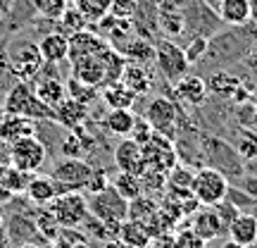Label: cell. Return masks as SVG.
Instances as JSON below:
<instances>
[{
  "label": "cell",
  "mask_w": 257,
  "mask_h": 248,
  "mask_svg": "<svg viewBox=\"0 0 257 248\" xmlns=\"http://www.w3.org/2000/svg\"><path fill=\"white\" fill-rule=\"evenodd\" d=\"M88 115H91L88 105H83V103L67 96L55 108V124H60L62 129H79L88 122Z\"/></svg>",
  "instance_id": "obj_16"
},
{
  "label": "cell",
  "mask_w": 257,
  "mask_h": 248,
  "mask_svg": "<svg viewBox=\"0 0 257 248\" xmlns=\"http://www.w3.org/2000/svg\"><path fill=\"white\" fill-rule=\"evenodd\" d=\"M191 193L198 205H217L229 193V177L219 172L217 167L202 165L193 172Z\"/></svg>",
  "instance_id": "obj_4"
},
{
  "label": "cell",
  "mask_w": 257,
  "mask_h": 248,
  "mask_svg": "<svg viewBox=\"0 0 257 248\" xmlns=\"http://www.w3.org/2000/svg\"><path fill=\"white\" fill-rule=\"evenodd\" d=\"M141 148H143V165H146V170H155V172L167 175L179 162V153H176L172 138L162 136V134L153 131V136L148 138Z\"/></svg>",
  "instance_id": "obj_8"
},
{
  "label": "cell",
  "mask_w": 257,
  "mask_h": 248,
  "mask_svg": "<svg viewBox=\"0 0 257 248\" xmlns=\"http://www.w3.org/2000/svg\"><path fill=\"white\" fill-rule=\"evenodd\" d=\"M148 248H179V246H176L174 234H167V231H162V234L153 236V241H150V246H148Z\"/></svg>",
  "instance_id": "obj_43"
},
{
  "label": "cell",
  "mask_w": 257,
  "mask_h": 248,
  "mask_svg": "<svg viewBox=\"0 0 257 248\" xmlns=\"http://www.w3.org/2000/svg\"><path fill=\"white\" fill-rule=\"evenodd\" d=\"M138 12V0H112L110 15L114 19H134Z\"/></svg>",
  "instance_id": "obj_39"
},
{
  "label": "cell",
  "mask_w": 257,
  "mask_h": 248,
  "mask_svg": "<svg viewBox=\"0 0 257 248\" xmlns=\"http://www.w3.org/2000/svg\"><path fill=\"white\" fill-rule=\"evenodd\" d=\"M214 210H217V215H219V222H221V227H224V231L229 229V224L236 220V215L240 212L238 208L229 201V198H224V201L217 203V205H214Z\"/></svg>",
  "instance_id": "obj_40"
},
{
  "label": "cell",
  "mask_w": 257,
  "mask_h": 248,
  "mask_svg": "<svg viewBox=\"0 0 257 248\" xmlns=\"http://www.w3.org/2000/svg\"><path fill=\"white\" fill-rule=\"evenodd\" d=\"M93 177V167L83 157H62L50 170V179L55 182L57 193L86 191Z\"/></svg>",
  "instance_id": "obj_6"
},
{
  "label": "cell",
  "mask_w": 257,
  "mask_h": 248,
  "mask_svg": "<svg viewBox=\"0 0 257 248\" xmlns=\"http://www.w3.org/2000/svg\"><path fill=\"white\" fill-rule=\"evenodd\" d=\"M38 131V122L24 115H12V112H3L0 115V143H15L19 138L34 136Z\"/></svg>",
  "instance_id": "obj_12"
},
{
  "label": "cell",
  "mask_w": 257,
  "mask_h": 248,
  "mask_svg": "<svg viewBox=\"0 0 257 248\" xmlns=\"http://www.w3.org/2000/svg\"><path fill=\"white\" fill-rule=\"evenodd\" d=\"M46 157H48V146L36 134L27 138H19V141L8 146L10 165L15 170H19V172H27V175H36L38 170L43 167Z\"/></svg>",
  "instance_id": "obj_7"
},
{
  "label": "cell",
  "mask_w": 257,
  "mask_h": 248,
  "mask_svg": "<svg viewBox=\"0 0 257 248\" xmlns=\"http://www.w3.org/2000/svg\"><path fill=\"white\" fill-rule=\"evenodd\" d=\"M136 112L134 108H114V110H107L105 120H102V127L107 129L114 136H131L134 131V124H136Z\"/></svg>",
  "instance_id": "obj_22"
},
{
  "label": "cell",
  "mask_w": 257,
  "mask_h": 248,
  "mask_svg": "<svg viewBox=\"0 0 257 248\" xmlns=\"http://www.w3.org/2000/svg\"><path fill=\"white\" fill-rule=\"evenodd\" d=\"M41 55L46 60V64H57L69 60V36L62 31H50L38 41Z\"/></svg>",
  "instance_id": "obj_19"
},
{
  "label": "cell",
  "mask_w": 257,
  "mask_h": 248,
  "mask_svg": "<svg viewBox=\"0 0 257 248\" xmlns=\"http://www.w3.org/2000/svg\"><path fill=\"white\" fill-rule=\"evenodd\" d=\"M64 86H67V96H69V98L83 103V105H88V108H91V103H95L100 98V89L88 86V84L79 81V79H74V76H69V79L64 81Z\"/></svg>",
  "instance_id": "obj_31"
},
{
  "label": "cell",
  "mask_w": 257,
  "mask_h": 248,
  "mask_svg": "<svg viewBox=\"0 0 257 248\" xmlns=\"http://www.w3.org/2000/svg\"><path fill=\"white\" fill-rule=\"evenodd\" d=\"M34 91H36L38 98L46 103L48 108H53V110L67 98V86H64V81L57 79V76H43L41 81H36Z\"/></svg>",
  "instance_id": "obj_26"
},
{
  "label": "cell",
  "mask_w": 257,
  "mask_h": 248,
  "mask_svg": "<svg viewBox=\"0 0 257 248\" xmlns=\"http://www.w3.org/2000/svg\"><path fill=\"white\" fill-rule=\"evenodd\" d=\"M17 248H38V246H36V243H31V241H27V243H19Z\"/></svg>",
  "instance_id": "obj_50"
},
{
  "label": "cell",
  "mask_w": 257,
  "mask_h": 248,
  "mask_svg": "<svg viewBox=\"0 0 257 248\" xmlns=\"http://www.w3.org/2000/svg\"><path fill=\"white\" fill-rule=\"evenodd\" d=\"M157 210H160V205H157L155 201L146 198L143 193L136 196L134 201H128V217H131V220H141L148 224V222L157 215Z\"/></svg>",
  "instance_id": "obj_32"
},
{
  "label": "cell",
  "mask_w": 257,
  "mask_h": 248,
  "mask_svg": "<svg viewBox=\"0 0 257 248\" xmlns=\"http://www.w3.org/2000/svg\"><path fill=\"white\" fill-rule=\"evenodd\" d=\"M110 3L112 0H76L74 5L81 10L83 17L88 19V24H91V22H98L102 15L110 12Z\"/></svg>",
  "instance_id": "obj_36"
},
{
  "label": "cell",
  "mask_w": 257,
  "mask_h": 248,
  "mask_svg": "<svg viewBox=\"0 0 257 248\" xmlns=\"http://www.w3.org/2000/svg\"><path fill=\"white\" fill-rule=\"evenodd\" d=\"M250 55L257 60V36H255V41H252V46H250Z\"/></svg>",
  "instance_id": "obj_49"
},
{
  "label": "cell",
  "mask_w": 257,
  "mask_h": 248,
  "mask_svg": "<svg viewBox=\"0 0 257 248\" xmlns=\"http://www.w3.org/2000/svg\"><path fill=\"white\" fill-rule=\"evenodd\" d=\"M150 136H153V127H150L143 117H136V124H134V131H131V138H134L136 143H141V146H143Z\"/></svg>",
  "instance_id": "obj_41"
},
{
  "label": "cell",
  "mask_w": 257,
  "mask_h": 248,
  "mask_svg": "<svg viewBox=\"0 0 257 248\" xmlns=\"http://www.w3.org/2000/svg\"><path fill=\"white\" fill-rule=\"evenodd\" d=\"M3 224H5V220H3V212H0V229H3Z\"/></svg>",
  "instance_id": "obj_51"
},
{
  "label": "cell",
  "mask_w": 257,
  "mask_h": 248,
  "mask_svg": "<svg viewBox=\"0 0 257 248\" xmlns=\"http://www.w3.org/2000/svg\"><path fill=\"white\" fill-rule=\"evenodd\" d=\"M3 112H5V110H3V98H0V115H3Z\"/></svg>",
  "instance_id": "obj_52"
},
{
  "label": "cell",
  "mask_w": 257,
  "mask_h": 248,
  "mask_svg": "<svg viewBox=\"0 0 257 248\" xmlns=\"http://www.w3.org/2000/svg\"><path fill=\"white\" fill-rule=\"evenodd\" d=\"M114 236L124 248H148L150 241H153V234H150L146 222L131 220V217L121 222Z\"/></svg>",
  "instance_id": "obj_17"
},
{
  "label": "cell",
  "mask_w": 257,
  "mask_h": 248,
  "mask_svg": "<svg viewBox=\"0 0 257 248\" xmlns=\"http://www.w3.org/2000/svg\"><path fill=\"white\" fill-rule=\"evenodd\" d=\"M110 184L117 189V191L126 198V201H134L136 196L143 193V186H141V177L136 175H128V172H119V175L110 179Z\"/></svg>",
  "instance_id": "obj_34"
},
{
  "label": "cell",
  "mask_w": 257,
  "mask_h": 248,
  "mask_svg": "<svg viewBox=\"0 0 257 248\" xmlns=\"http://www.w3.org/2000/svg\"><path fill=\"white\" fill-rule=\"evenodd\" d=\"M157 24L162 27L167 36H181L186 34V19H184V12L174 5H160V12H157Z\"/></svg>",
  "instance_id": "obj_27"
},
{
  "label": "cell",
  "mask_w": 257,
  "mask_h": 248,
  "mask_svg": "<svg viewBox=\"0 0 257 248\" xmlns=\"http://www.w3.org/2000/svg\"><path fill=\"white\" fill-rule=\"evenodd\" d=\"M143 120L153 127L155 134H162V136L174 141L176 122H179V110H176L174 101H169V98H165V96L150 98L148 105H146V112H143Z\"/></svg>",
  "instance_id": "obj_10"
},
{
  "label": "cell",
  "mask_w": 257,
  "mask_h": 248,
  "mask_svg": "<svg viewBox=\"0 0 257 248\" xmlns=\"http://www.w3.org/2000/svg\"><path fill=\"white\" fill-rule=\"evenodd\" d=\"M105 186H110V177H107V172L93 170V177H91V182H88V186H86V191L98 193V191H102Z\"/></svg>",
  "instance_id": "obj_42"
},
{
  "label": "cell",
  "mask_w": 257,
  "mask_h": 248,
  "mask_svg": "<svg viewBox=\"0 0 257 248\" xmlns=\"http://www.w3.org/2000/svg\"><path fill=\"white\" fill-rule=\"evenodd\" d=\"M229 239L240 243V246H255L257 243V215L252 212H238L236 220L229 224Z\"/></svg>",
  "instance_id": "obj_20"
},
{
  "label": "cell",
  "mask_w": 257,
  "mask_h": 248,
  "mask_svg": "<svg viewBox=\"0 0 257 248\" xmlns=\"http://www.w3.org/2000/svg\"><path fill=\"white\" fill-rule=\"evenodd\" d=\"M174 93L181 103L191 105V108H200V105H205L210 91H207L205 79L195 76V74H186V76H181V79L174 84Z\"/></svg>",
  "instance_id": "obj_15"
},
{
  "label": "cell",
  "mask_w": 257,
  "mask_h": 248,
  "mask_svg": "<svg viewBox=\"0 0 257 248\" xmlns=\"http://www.w3.org/2000/svg\"><path fill=\"white\" fill-rule=\"evenodd\" d=\"M243 191L248 193V196H252V198H257V177H252V175L243 177Z\"/></svg>",
  "instance_id": "obj_44"
},
{
  "label": "cell",
  "mask_w": 257,
  "mask_h": 248,
  "mask_svg": "<svg viewBox=\"0 0 257 248\" xmlns=\"http://www.w3.org/2000/svg\"><path fill=\"white\" fill-rule=\"evenodd\" d=\"M202 3H205V5H210V8L214 10V12H217V8H219V3H221V0H202Z\"/></svg>",
  "instance_id": "obj_48"
},
{
  "label": "cell",
  "mask_w": 257,
  "mask_h": 248,
  "mask_svg": "<svg viewBox=\"0 0 257 248\" xmlns=\"http://www.w3.org/2000/svg\"><path fill=\"white\" fill-rule=\"evenodd\" d=\"M217 15H219L221 24H226V27H248L250 3L248 0H221Z\"/></svg>",
  "instance_id": "obj_21"
},
{
  "label": "cell",
  "mask_w": 257,
  "mask_h": 248,
  "mask_svg": "<svg viewBox=\"0 0 257 248\" xmlns=\"http://www.w3.org/2000/svg\"><path fill=\"white\" fill-rule=\"evenodd\" d=\"M114 50H119L121 55L126 57V60H131V62H141L146 64L148 60H155V48L148 43V38H128V41H124L119 48H114Z\"/></svg>",
  "instance_id": "obj_28"
},
{
  "label": "cell",
  "mask_w": 257,
  "mask_h": 248,
  "mask_svg": "<svg viewBox=\"0 0 257 248\" xmlns=\"http://www.w3.org/2000/svg\"><path fill=\"white\" fill-rule=\"evenodd\" d=\"M0 72H8V60H5V50L0 48Z\"/></svg>",
  "instance_id": "obj_46"
},
{
  "label": "cell",
  "mask_w": 257,
  "mask_h": 248,
  "mask_svg": "<svg viewBox=\"0 0 257 248\" xmlns=\"http://www.w3.org/2000/svg\"><path fill=\"white\" fill-rule=\"evenodd\" d=\"M100 98L107 105V110H114V108H134L138 96L128 89L126 84L112 81V84H105L100 89Z\"/></svg>",
  "instance_id": "obj_24"
},
{
  "label": "cell",
  "mask_w": 257,
  "mask_h": 248,
  "mask_svg": "<svg viewBox=\"0 0 257 248\" xmlns=\"http://www.w3.org/2000/svg\"><path fill=\"white\" fill-rule=\"evenodd\" d=\"M88 212L95 220H100L112 234H117L119 224L128 220V201L114 186H105L102 191L91 193L88 198Z\"/></svg>",
  "instance_id": "obj_3"
},
{
  "label": "cell",
  "mask_w": 257,
  "mask_h": 248,
  "mask_svg": "<svg viewBox=\"0 0 257 248\" xmlns=\"http://www.w3.org/2000/svg\"><path fill=\"white\" fill-rule=\"evenodd\" d=\"M57 27H60L62 34L69 36V34H74V31H81V29L88 27V19L83 17V12L72 3V5L62 12V17L57 19Z\"/></svg>",
  "instance_id": "obj_33"
},
{
  "label": "cell",
  "mask_w": 257,
  "mask_h": 248,
  "mask_svg": "<svg viewBox=\"0 0 257 248\" xmlns=\"http://www.w3.org/2000/svg\"><path fill=\"white\" fill-rule=\"evenodd\" d=\"M155 64L160 74L167 79V84H172V86L191 69V62L186 60L184 48L176 46L174 41H167V38L155 46Z\"/></svg>",
  "instance_id": "obj_9"
},
{
  "label": "cell",
  "mask_w": 257,
  "mask_h": 248,
  "mask_svg": "<svg viewBox=\"0 0 257 248\" xmlns=\"http://www.w3.org/2000/svg\"><path fill=\"white\" fill-rule=\"evenodd\" d=\"M207 50H210V36H193L184 48L186 60L191 64H198L202 57H207Z\"/></svg>",
  "instance_id": "obj_37"
},
{
  "label": "cell",
  "mask_w": 257,
  "mask_h": 248,
  "mask_svg": "<svg viewBox=\"0 0 257 248\" xmlns=\"http://www.w3.org/2000/svg\"><path fill=\"white\" fill-rule=\"evenodd\" d=\"M233 150L238 153V157L243 162H255L257 160V131L252 129H240L236 134V141H233Z\"/></svg>",
  "instance_id": "obj_29"
},
{
  "label": "cell",
  "mask_w": 257,
  "mask_h": 248,
  "mask_svg": "<svg viewBox=\"0 0 257 248\" xmlns=\"http://www.w3.org/2000/svg\"><path fill=\"white\" fill-rule=\"evenodd\" d=\"M3 110L12 112V115H24L36 122H55V110L48 108L34 91L31 81H17L8 91L5 101H3Z\"/></svg>",
  "instance_id": "obj_2"
},
{
  "label": "cell",
  "mask_w": 257,
  "mask_h": 248,
  "mask_svg": "<svg viewBox=\"0 0 257 248\" xmlns=\"http://www.w3.org/2000/svg\"><path fill=\"white\" fill-rule=\"evenodd\" d=\"M174 239H176V246L179 248H207V241L202 239L191 224H188V227H181V229L174 234Z\"/></svg>",
  "instance_id": "obj_38"
},
{
  "label": "cell",
  "mask_w": 257,
  "mask_h": 248,
  "mask_svg": "<svg viewBox=\"0 0 257 248\" xmlns=\"http://www.w3.org/2000/svg\"><path fill=\"white\" fill-rule=\"evenodd\" d=\"M250 3V24H257V0H248Z\"/></svg>",
  "instance_id": "obj_45"
},
{
  "label": "cell",
  "mask_w": 257,
  "mask_h": 248,
  "mask_svg": "<svg viewBox=\"0 0 257 248\" xmlns=\"http://www.w3.org/2000/svg\"><path fill=\"white\" fill-rule=\"evenodd\" d=\"M31 5H34V10H36L41 17L50 19V22H57L72 3L69 0H31Z\"/></svg>",
  "instance_id": "obj_35"
},
{
  "label": "cell",
  "mask_w": 257,
  "mask_h": 248,
  "mask_svg": "<svg viewBox=\"0 0 257 248\" xmlns=\"http://www.w3.org/2000/svg\"><path fill=\"white\" fill-rule=\"evenodd\" d=\"M191 227L198 231L207 243L214 239H219L221 231H224V227H221V222H219V215L214 210V205H200V210L193 212Z\"/></svg>",
  "instance_id": "obj_18"
},
{
  "label": "cell",
  "mask_w": 257,
  "mask_h": 248,
  "mask_svg": "<svg viewBox=\"0 0 257 248\" xmlns=\"http://www.w3.org/2000/svg\"><path fill=\"white\" fill-rule=\"evenodd\" d=\"M114 165H117L119 172H128V175L136 177L143 175L146 165H143V148H141V143H136L131 136L121 138L119 143L114 146Z\"/></svg>",
  "instance_id": "obj_13"
},
{
  "label": "cell",
  "mask_w": 257,
  "mask_h": 248,
  "mask_svg": "<svg viewBox=\"0 0 257 248\" xmlns=\"http://www.w3.org/2000/svg\"><path fill=\"white\" fill-rule=\"evenodd\" d=\"M205 84H207V91L217 93L221 98H231L236 93V89L240 86V79L229 72H214Z\"/></svg>",
  "instance_id": "obj_30"
},
{
  "label": "cell",
  "mask_w": 257,
  "mask_h": 248,
  "mask_svg": "<svg viewBox=\"0 0 257 248\" xmlns=\"http://www.w3.org/2000/svg\"><path fill=\"white\" fill-rule=\"evenodd\" d=\"M69 76L88 84V86L102 89L107 84V72H105V62H102L100 53L98 55H86V57L72 60V74Z\"/></svg>",
  "instance_id": "obj_11"
},
{
  "label": "cell",
  "mask_w": 257,
  "mask_h": 248,
  "mask_svg": "<svg viewBox=\"0 0 257 248\" xmlns=\"http://www.w3.org/2000/svg\"><path fill=\"white\" fill-rule=\"evenodd\" d=\"M105 48H110V43L98 31H91L88 27L81 29V31H74V34H69V62L76 57L98 55Z\"/></svg>",
  "instance_id": "obj_14"
},
{
  "label": "cell",
  "mask_w": 257,
  "mask_h": 248,
  "mask_svg": "<svg viewBox=\"0 0 257 248\" xmlns=\"http://www.w3.org/2000/svg\"><path fill=\"white\" fill-rule=\"evenodd\" d=\"M5 60H8V72L17 79V81H31L34 76L43 72V55L38 43L29 41V38H17L5 48Z\"/></svg>",
  "instance_id": "obj_1"
},
{
  "label": "cell",
  "mask_w": 257,
  "mask_h": 248,
  "mask_svg": "<svg viewBox=\"0 0 257 248\" xmlns=\"http://www.w3.org/2000/svg\"><path fill=\"white\" fill-rule=\"evenodd\" d=\"M219 248H245V246H240V243H236V241H224V243H221Z\"/></svg>",
  "instance_id": "obj_47"
},
{
  "label": "cell",
  "mask_w": 257,
  "mask_h": 248,
  "mask_svg": "<svg viewBox=\"0 0 257 248\" xmlns=\"http://www.w3.org/2000/svg\"><path fill=\"white\" fill-rule=\"evenodd\" d=\"M24 193L29 196V201L34 203V205L46 208L48 203L57 196V189H55V182L50 179V175L48 177L31 175L29 177V184H27V189H24Z\"/></svg>",
  "instance_id": "obj_23"
},
{
  "label": "cell",
  "mask_w": 257,
  "mask_h": 248,
  "mask_svg": "<svg viewBox=\"0 0 257 248\" xmlns=\"http://www.w3.org/2000/svg\"><path fill=\"white\" fill-rule=\"evenodd\" d=\"M121 84H126L136 96H146L153 89V79H150V72L141 62H128L124 64V72H121Z\"/></svg>",
  "instance_id": "obj_25"
},
{
  "label": "cell",
  "mask_w": 257,
  "mask_h": 248,
  "mask_svg": "<svg viewBox=\"0 0 257 248\" xmlns=\"http://www.w3.org/2000/svg\"><path fill=\"white\" fill-rule=\"evenodd\" d=\"M46 210L55 217V222L62 229H76V227H81L83 220L91 215L88 212V198L81 191L57 193L55 198L46 205Z\"/></svg>",
  "instance_id": "obj_5"
}]
</instances>
